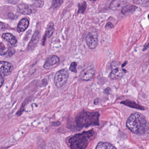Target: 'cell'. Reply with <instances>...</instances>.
I'll use <instances>...</instances> for the list:
<instances>
[{"mask_svg": "<svg viewBox=\"0 0 149 149\" xmlns=\"http://www.w3.org/2000/svg\"><path fill=\"white\" fill-rule=\"evenodd\" d=\"M126 126L132 132L140 135L145 133L149 127L145 117L138 112H134L130 116Z\"/></svg>", "mask_w": 149, "mask_h": 149, "instance_id": "obj_1", "label": "cell"}, {"mask_svg": "<svg viewBox=\"0 0 149 149\" xmlns=\"http://www.w3.org/2000/svg\"><path fill=\"white\" fill-rule=\"evenodd\" d=\"M94 135L93 131L84 132L70 137L69 143L71 149H86Z\"/></svg>", "mask_w": 149, "mask_h": 149, "instance_id": "obj_2", "label": "cell"}, {"mask_svg": "<svg viewBox=\"0 0 149 149\" xmlns=\"http://www.w3.org/2000/svg\"><path fill=\"white\" fill-rule=\"evenodd\" d=\"M97 113L85 111H83L78 113L75 118L76 123L79 128H82L96 125L97 124Z\"/></svg>", "mask_w": 149, "mask_h": 149, "instance_id": "obj_3", "label": "cell"}, {"mask_svg": "<svg viewBox=\"0 0 149 149\" xmlns=\"http://www.w3.org/2000/svg\"><path fill=\"white\" fill-rule=\"evenodd\" d=\"M68 71L66 69L61 70L56 74L54 77V84L57 88H60L65 84L69 77Z\"/></svg>", "mask_w": 149, "mask_h": 149, "instance_id": "obj_4", "label": "cell"}, {"mask_svg": "<svg viewBox=\"0 0 149 149\" xmlns=\"http://www.w3.org/2000/svg\"><path fill=\"white\" fill-rule=\"evenodd\" d=\"M111 73L110 77L112 79H119L122 77L124 74V71L123 69L122 65L118 62L114 61L111 65Z\"/></svg>", "mask_w": 149, "mask_h": 149, "instance_id": "obj_5", "label": "cell"}, {"mask_svg": "<svg viewBox=\"0 0 149 149\" xmlns=\"http://www.w3.org/2000/svg\"><path fill=\"white\" fill-rule=\"evenodd\" d=\"M95 73V69L94 66L90 65L82 70L80 73V78L83 81H90L93 78Z\"/></svg>", "mask_w": 149, "mask_h": 149, "instance_id": "obj_6", "label": "cell"}, {"mask_svg": "<svg viewBox=\"0 0 149 149\" xmlns=\"http://www.w3.org/2000/svg\"><path fill=\"white\" fill-rule=\"evenodd\" d=\"M86 42L91 49H94L98 44L97 35L95 32H89L86 37Z\"/></svg>", "mask_w": 149, "mask_h": 149, "instance_id": "obj_7", "label": "cell"}, {"mask_svg": "<svg viewBox=\"0 0 149 149\" xmlns=\"http://www.w3.org/2000/svg\"><path fill=\"white\" fill-rule=\"evenodd\" d=\"M13 68V64L8 62L2 61L0 63L1 75L4 76L9 75L12 73Z\"/></svg>", "mask_w": 149, "mask_h": 149, "instance_id": "obj_8", "label": "cell"}, {"mask_svg": "<svg viewBox=\"0 0 149 149\" xmlns=\"http://www.w3.org/2000/svg\"><path fill=\"white\" fill-rule=\"evenodd\" d=\"M128 5V1H126L116 0V1H112L111 2L110 5V8L111 10L118 11V10H122L124 7Z\"/></svg>", "mask_w": 149, "mask_h": 149, "instance_id": "obj_9", "label": "cell"}, {"mask_svg": "<svg viewBox=\"0 0 149 149\" xmlns=\"http://www.w3.org/2000/svg\"><path fill=\"white\" fill-rule=\"evenodd\" d=\"M40 38V33L39 31L35 32L32 36V39L29 42L28 47V49L29 50H33L37 46Z\"/></svg>", "mask_w": 149, "mask_h": 149, "instance_id": "obj_10", "label": "cell"}, {"mask_svg": "<svg viewBox=\"0 0 149 149\" xmlns=\"http://www.w3.org/2000/svg\"><path fill=\"white\" fill-rule=\"evenodd\" d=\"M17 9L18 13L23 15H30L33 12V8L31 6L24 3L19 4L17 7Z\"/></svg>", "mask_w": 149, "mask_h": 149, "instance_id": "obj_11", "label": "cell"}, {"mask_svg": "<svg viewBox=\"0 0 149 149\" xmlns=\"http://www.w3.org/2000/svg\"><path fill=\"white\" fill-rule=\"evenodd\" d=\"M2 38L13 47H15L18 43L17 39L12 34L9 33H3L2 35Z\"/></svg>", "mask_w": 149, "mask_h": 149, "instance_id": "obj_12", "label": "cell"}, {"mask_svg": "<svg viewBox=\"0 0 149 149\" xmlns=\"http://www.w3.org/2000/svg\"><path fill=\"white\" fill-rule=\"evenodd\" d=\"M60 59L59 57L56 56H53L48 57L46 60L45 64L44 65V68H49L50 67H53L59 63Z\"/></svg>", "mask_w": 149, "mask_h": 149, "instance_id": "obj_13", "label": "cell"}, {"mask_svg": "<svg viewBox=\"0 0 149 149\" xmlns=\"http://www.w3.org/2000/svg\"><path fill=\"white\" fill-rule=\"evenodd\" d=\"M29 22L27 18H23L21 20L17 26V31L19 33L24 32L29 26Z\"/></svg>", "mask_w": 149, "mask_h": 149, "instance_id": "obj_14", "label": "cell"}, {"mask_svg": "<svg viewBox=\"0 0 149 149\" xmlns=\"http://www.w3.org/2000/svg\"><path fill=\"white\" fill-rule=\"evenodd\" d=\"M137 8V7L132 5L125 6L121 10V13L124 15H129L133 13Z\"/></svg>", "mask_w": 149, "mask_h": 149, "instance_id": "obj_15", "label": "cell"}, {"mask_svg": "<svg viewBox=\"0 0 149 149\" xmlns=\"http://www.w3.org/2000/svg\"><path fill=\"white\" fill-rule=\"evenodd\" d=\"M95 149H117L113 145L108 142H99Z\"/></svg>", "mask_w": 149, "mask_h": 149, "instance_id": "obj_16", "label": "cell"}, {"mask_svg": "<svg viewBox=\"0 0 149 149\" xmlns=\"http://www.w3.org/2000/svg\"><path fill=\"white\" fill-rule=\"evenodd\" d=\"M55 29L54 27V24L53 22H50L48 25L46 30L45 36L48 38H49L52 36L54 32Z\"/></svg>", "mask_w": 149, "mask_h": 149, "instance_id": "obj_17", "label": "cell"}, {"mask_svg": "<svg viewBox=\"0 0 149 149\" xmlns=\"http://www.w3.org/2000/svg\"><path fill=\"white\" fill-rule=\"evenodd\" d=\"M87 7V4L86 2L84 1L82 3H79L78 5V13L83 14L85 12Z\"/></svg>", "mask_w": 149, "mask_h": 149, "instance_id": "obj_18", "label": "cell"}, {"mask_svg": "<svg viewBox=\"0 0 149 149\" xmlns=\"http://www.w3.org/2000/svg\"><path fill=\"white\" fill-rule=\"evenodd\" d=\"M8 50V49H7L5 47V45L3 44V43L1 42V46H0V54H1V55H6Z\"/></svg>", "mask_w": 149, "mask_h": 149, "instance_id": "obj_19", "label": "cell"}, {"mask_svg": "<svg viewBox=\"0 0 149 149\" xmlns=\"http://www.w3.org/2000/svg\"><path fill=\"white\" fill-rule=\"evenodd\" d=\"M63 1H53V4H52L51 8H54V9H56V8L59 7L63 3Z\"/></svg>", "mask_w": 149, "mask_h": 149, "instance_id": "obj_20", "label": "cell"}, {"mask_svg": "<svg viewBox=\"0 0 149 149\" xmlns=\"http://www.w3.org/2000/svg\"><path fill=\"white\" fill-rule=\"evenodd\" d=\"M77 66V63L75 62H72L70 64V67L69 70L71 72H74V73H77V70L76 68Z\"/></svg>", "mask_w": 149, "mask_h": 149, "instance_id": "obj_21", "label": "cell"}, {"mask_svg": "<svg viewBox=\"0 0 149 149\" xmlns=\"http://www.w3.org/2000/svg\"><path fill=\"white\" fill-rule=\"evenodd\" d=\"M44 4L43 1H35L34 2L33 5L35 7L41 8L43 7Z\"/></svg>", "mask_w": 149, "mask_h": 149, "instance_id": "obj_22", "label": "cell"}, {"mask_svg": "<svg viewBox=\"0 0 149 149\" xmlns=\"http://www.w3.org/2000/svg\"><path fill=\"white\" fill-rule=\"evenodd\" d=\"M105 27L107 29H112L114 27V26H113V24L111 23V22H109L106 24Z\"/></svg>", "mask_w": 149, "mask_h": 149, "instance_id": "obj_23", "label": "cell"}, {"mask_svg": "<svg viewBox=\"0 0 149 149\" xmlns=\"http://www.w3.org/2000/svg\"><path fill=\"white\" fill-rule=\"evenodd\" d=\"M4 82V79L3 76L1 75H0V84H1V87L2 86V84H3V83Z\"/></svg>", "mask_w": 149, "mask_h": 149, "instance_id": "obj_24", "label": "cell"}, {"mask_svg": "<svg viewBox=\"0 0 149 149\" xmlns=\"http://www.w3.org/2000/svg\"><path fill=\"white\" fill-rule=\"evenodd\" d=\"M148 19H149V15H148Z\"/></svg>", "mask_w": 149, "mask_h": 149, "instance_id": "obj_25", "label": "cell"}]
</instances>
